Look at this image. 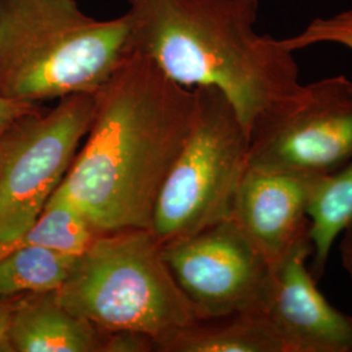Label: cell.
<instances>
[{
    "label": "cell",
    "mask_w": 352,
    "mask_h": 352,
    "mask_svg": "<svg viewBox=\"0 0 352 352\" xmlns=\"http://www.w3.org/2000/svg\"><path fill=\"white\" fill-rule=\"evenodd\" d=\"M193 107V89L176 84L136 52L94 93L88 133L56 190L100 234L151 230Z\"/></svg>",
    "instance_id": "1"
},
{
    "label": "cell",
    "mask_w": 352,
    "mask_h": 352,
    "mask_svg": "<svg viewBox=\"0 0 352 352\" xmlns=\"http://www.w3.org/2000/svg\"><path fill=\"white\" fill-rule=\"evenodd\" d=\"M136 52L184 88L218 89L248 135L302 85L294 51L260 34V0H124Z\"/></svg>",
    "instance_id": "2"
},
{
    "label": "cell",
    "mask_w": 352,
    "mask_h": 352,
    "mask_svg": "<svg viewBox=\"0 0 352 352\" xmlns=\"http://www.w3.org/2000/svg\"><path fill=\"white\" fill-rule=\"evenodd\" d=\"M136 54L126 14L97 20L76 0H0V97L94 94Z\"/></svg>",
    "instance_id": "3"
},
{
    "label": "cell",
    "mask_w": 352,
    "mask_h": 352,
    "mask_svg": "<svg viewBox=\"0 0 352 352\" xmlns=\"http://www.w3.org/2000/svg\"><path fill=\"white\" fill-rule=\"evenodd\" d=\"M58 298L94 327L140 331L166 342L197 320L151 230L100 234L75 264Z\"/></svg>",
    "instance_id": "4"
},
{
    "label": "cell",
    "mask_w": 352,
    "mask_h": 352,
    "mask_svg": "<svg viewBox=\"0 0 352 352\" xmlns=\"http://www.w3.org/2000/svg\"><path fill=\"white\" fill-rule=\"evenodd\" d=\"M188 136L164 179L151 232L161 248L230 219L248 164L250 135L218 89H193Z\"/></svg>",
    "instance_id": "5"
},
{
    "label": "cell",
    "mask_w": 352,
    "mask_h": 352,
    "mask_svg": "<svg viewBox=\"0 0 352 352\" xmlns=\"http://www.w3.org/2000/svg\"><path fill=\"white\" fill-rule=\"evenodd\" d=\"M94 94L37 109L0 132V243L17 239L59 188L88 133Z\"/></svg>",
    "instance_id": "6"
},
{
    "label": "cell",
    "mask_w": 352,
    "mask_h": 352,
    "mask_svg": "<svg viewBox=\"0 0 352 352\" xmlns=\"http://www.w3.org/2000/svg\"><path fill=\"white\" fill-rule=\"evenodd\" d=\"M352 157V80L302 84L261 113L250 131L248 164L325 176Z\"/></svg>",
    "instance_id": "7"
},
{
    "label": "cell",
    "mask_w": 352,
    "mask_h": 352,
    "mask_svg": "<svg viewBox=\"0 0 352 352\" xmlns=\"http://www.w3.org/2000/svg\"><path fill=\"white\" fill-rule=\"evenodd\" d=\"M197 320L264 311L273 267L232 218L162 248Z\"/></svg>",
    "instance_id": "8"
},
{
    "label": "cell",
    "mask_w": 352,
    "mask_h": 352,
    "mask_svg": "<svg viewBox=\"0 0 352 352\" xmlns=\"http://www.w3.org/2000/svg\"><path fill=\"white\" fill-rule=\"evenodd\" d=\"M312 254V240H305L273 266L264 312L287 352L352 351V317L333 307L317 289L307 267Z\"/></svg>",
    "instance_id": "9"
},
{
    "label": "cell",
    "mask_w": 352,
    "mask_h": 352,
    "mask_svg": "<svg viewBox=\"0 0 352 352\" xmlns=\"http://www.w3.org/2000/svg\"><path fill=\"white\" fill-rule=\"evenodd\" d=\"M320 177L247 164L231 218L272 267L311 240L308 208Z\"/></svg>",
    "instance_id": "10"
},
{
    "label": "cell",
    "mask_w": 352,
    "mask_h": 352,
    "mask_svg": "<svg viewBox=\"0 0 352 352\" xmlns=\"http://www.w3.org/2000/svg\"><path fill=\"white\" fill-rule=\"evenodd\" d=\"M11 352H101L102 330L64 307L56 291L16 295Z\"/></svg>",
    "instance_id": "11"
},
{
    "label": "cell",
    "mask_w": 352,
    "mask_h": 352,
    "mask_svg": "<svg viewBox=\"0 0 352 352\" xmlns=\"http://www.w3.org/2000/svg\"><path fill=\"white\" fill-rule=\"evenodd\" d=\"M160 352H287L264 311L199 320Z\"/></svg>",
    "instance_id": "12"
},
{
    "label": "cell",
    "mask_w": 352,
    "mask_h": 352,
    "mask_svg": "<svg viewBox=\"0 0 352 352\" xmlns=\"http://www.w3.org/2000/svg\"><path fill=\"white\" fill-rule=\"evenodd\" d=\"M316 280L322 277L331 248L352 218V157L338 170L321 176L308 208Z\"/></svg>",
    "instance_id": "13"
},
{
    "label": "cell",
    "mask_w": 352,
    "mask_h": 352,
    "mask_svg": "<svg viewBox=\"0 0 352 352\" xmlns=\"http://www.w3.org/2000/svg\"><path fill=\"white\" fill-rule=\"evenodd\" d=\"M77 256L42 245H20L0 257V298L60 289Z\"/></svg>",
    "instance_id": "14"
},
{
    "label": "cell",
    "mask_w": 352,
    "mask_h": 352,
    "mask_svg": "<svg viewBox=\"0 0 352 352\" xmlns=\"http://www.w3.org/2000/svg\"><path fill=\"white\" fill-rule=\"evenodd\" d=\"M100 234L88 218L60 192L55 190L37 221L17 239L0 243V257L20 245H42L78 256Z\"/></svg>",
    "instance_id": "15"
},
{
    "label": "cell",
    "mask_w": 352,
    "mask_h": 352,
    "mask_svg": "<svg viewBox=\"0 0 352 352\" xmlns=\"http://www.w3.org/2000/svg\"><path fill=\"white\" fill-rule=\"evenodd\" d=\"M280 42L294 52L321 43H334L352 51V8L315 19L302 32Z\"/></svg>",
    "instance_id": "16"
},
{
    "label": "cell",
    "mask_w": 352,
    "mask_h": 352,
    "mask_svg": "<svg viewBox=\"0 0 352 352\" xmlns=\"http://www.w3.org/2000/svg\"><path fill=\"white\" fill-rule=\"evenodd\" d=\"M158 352V343L133 330H102L101 352Z\"/></svg>",
    "instance_id": "17"
},
{
    "label": "cell",
    "mask_w": 352,
    "mask_h": 352,
    "mask_svg": "<svg viewBox=\"0 0 352 352\" xmlns=\"http://www.w3.org/2000/svg\"><path fill=\"white\" fill-rule=\"evenodd\" d=\"M38 103H24V102L10 101L0 97V132H3L7 126L21 115L37 109Z\"/></svg>",
    "instance_id": "18"
},
{
    "label": "cell",
    "mask_w": 352,
    "mask_h": 352,
    "mask_svg": "<svg viewBox=\"0 0 352 352\" xmlns=\"http://www.w3.org/2000/svg\"><path fill=\"white\" fill-rule=\"evenodd\" d=\"M16 296L0 298V352H11L8 342V322Z\"/></svg>",
    "instance_id": "19"
},
{
    "label": "cell",
    "mask_w": 352,
    "mask_h": 352,
    "mask_svg": "<svg viewBox=\"0 0 352 352\" xmlns=\"http://www.w3.org/2000/svg\"><path fill=\"white\" fill-rule=\"evenodd\" d=\"M340 263L352 283V218L340 234Z\"/></svg>",
    "instance_id": "20"
}]
</instances>
